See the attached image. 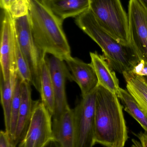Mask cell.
Listing matches in <instances>:
<instances>
[{"label": "cell", "mask_w": 147, "mask_h": 147, "mask_svg": "<svg viewBox=\"0 0 147 147\" xmlns=\"http://www.w3.org/2000/svg\"><path fill=\"white\" fill-rule=\"evenodd\" d=\"M123 107L114 93L98 85L96 89L95 142L106 147H124L128 138Z\"/></svg>", "instance_id": "6da1fadb"}, {"label": "cell", "mask_w": 147, "mask_h": 147, "mask_svg": "<svg viewBox=\"0 0 147 147\" xmlns=\"http://www.w3.org/2000/svg\"><path fill=\"white\" fill-rule=\"evenodd\" d=\"M29 15L33 38L41 51L64 61L71 56L63 21L41 0H29Z\"/></svg>", "instance_id": "7a4b0ae2"}, {"label": "cell", "mask_w": 147, "mask_h": 147, "mask_svg": "<svg viewBox=\"0 0 147 147\" xmlns=\"http://www.w3.org/2000/svg\"><path fill=\"white\" fill-rule=\"evenodd\" d=\"M76 23L100 47L114 70L121 74L132 71L141 60L135 49L118 43L103 29L90 9L77 16Z\"/></svg>", "instance_id": "3957f363"}, {"label": "cell", "mask_w": 147, "mask_h": 147, "mask_svg": "<svg viewBox=\"0 0 147 147\" xmlns=\"http://www.w3.org/2000/svg\"><path fill=\"white\" fill-rule=\"evenodd\" d=\"M89 9L103 29L118 43L137 51L130 34L128 16L121 0H89Z\"/></svg>", "instance_id": "277c9868"}, {"label": "cell", "mask_w": 147, "mask_h": 147, "mask_svg": "<svg viewBox=\"0 0 147 147\" xmlns=\"http://www.w3.org/2000/svg\"><path fill=\"white\" fill-rule=\"evenodd\" d=\"M14 18L16 39L30 69L32 85L39 92L41 65L47 57L46 54L39 49L35 42L29 13Z\"/></svg>", "instance_id": "5b68a950"}, {"label": "cell", "mask_w": 147, "mask_h": 147, "mask_svg": "<svg viewBox=\"0 0 147 147\" xmlns=\"http://www.w3.org/2000/svg\"><path fill=\"white\" fill-rule=\"evenodd\" d=\"M52 121V116L43 103L35 102L28 128L19 147H43L54 140Z\"/></svg>", "instance_id": "8992f818"}, {"label": "cell", "mask_w": 147, "mask_h": 147, "mask_svg": "<svg viewBox=\"0 0 147 147\" xmlns=\"http://www.w3.org/2000/svg\"><path fill=\"white\" fill-rule=\"evenodd\" d=\"M96 89L87 96L82 98L74 109L77 140V147H93L96 144Z\"/></svg>", "instance_id": "52a82bcc"}, {"label": "cell", "mask_w": 147, "mask_h": 147, "mask_svg": "<svg viewBox=\"0 0 147 147\" xmlns=\"http://www.w3.org/2000/svg\"><path fill=\"white\" fill-rule=\"evenodd\" d=\"M3 10L0 42V75L6 81L9 79L12 71H17L15 58L16 37L14 17L9 10Z\"/></svg>", "instance_id": "ba28073f"}, {"label": "cell", "mask_w": 147, "mask_h": 147, "mask_svg": "<svg viewBox=\"0 0 147 147\" xmlns=\"http://www.w3.org/2000/svg\"><path fill=\"white\" fill-rule=\"evenodd\" d=\"M55 97V111L52 119L59 117L70 109L66 98V82L72 80L71 76L65 62L54 56L47 58Z\"/></svg>", "instance_id": "9c48e42d"}, {"label": "cell", "mask_w": 147, "mask_h": 147, "mask_svg": "<svg viewBox=\"0 0 147 147\" xmlns=\"http://www.w3.org/2000/svg\"><path fill=\"white\" fill-rule=\"evenodd\" d=\"M128 16L133 43L140 59L147 63V10L137 0H129Z\"/></svg>", "instance_id": "30bf717a"}, {"label": "cell", "mask_w": 147, "mask_h": 147, "mask_svg": "<svg viewBox=\"0 0 147 147\" xmlns=\"http://www.w3.org/2000/svg\"><path fill=\"white\" fill-rule=\"evenodd\" d=\"M64 61L70 73L72 80L77 84L81 90L82 98L97 89L98 86V79L91 63H85L72 56Z\"/></svg>", "instance_id": "8fae6325"}, {"label": "cell", "mask_w": 147, "mask_h": 147, "mask_svg": "<svg viewBox=\"0 0 147 147\" xmlns=\"http://www.w3.org/2000/svg\"><path fill=\"white\" fill-rule=\"evenodd\" d=\"M52 129L54 140L60 147L77 146L74 109L70 108L58 118L53 119Z\"/></svg>", "instance_id": "7c38bea8"}, {"label": "cell", "mask_w": 147, "mask_h": 147, "mask_svg": "<svg viewBox=\"0 0 147 147\" xmlns=\"http://www.w3.org/2000/svg\"><path fill=\"white\" fill-rule=\"evenodd\" d=\"M31 84L22 80L21 102L16 123L14 143L16 146L24 138L28 128L35 102L32 98Z\"/></svg>", "instance_id": "4fadbf2b"}, {"label": "cell", "mask_w": 147, "mask_h": 147, "mask_svg": "<svg viewBox=\"0 0 147 147\" xmlns=\"http://www.w3.org/2000/svg\"><path fill=\"white\" fill-rule=\"evenodd\" d=\"M91 63L101 86L112 93L117 95L120 88L116 74L104 56L95 52L90 53Z\"/></svg>", "instance_id": "5bb4252c"}, {"label": "cell", "mask_w": 147, "mask_h": 147, "mask_svg": "<svg viewBox=\"0 0 147 147\" xmlns=\"http://www.w3.org/2000/svg\"><path fill=\"white\" fill-rule=\"evenodd\" d=\"M58 18L65 19L80 15L89 9V0H41Z\"/></svg>", "instance_id": "9a60e30c"}, {"label": "cell", "mask_w": 147, "mask_h": 147, "mask_svg": "<svg viewBox=\"0 0 147 147\" xmlns=\"http://www.w3.org/2000/svg\"><path fill=\"white\" fill-rule=\"evenodd\" d=\"M17 75V71H14L11 72L9 79L5 81L0 75L1 103L4 115L5 131L9 136L11 124V105Z\"/></svg>", "instance_id": "2e32d148"}, {"label": "cell", "mask_w": 147, "mask_h": 147, "mask_svg": "<svg viewBox=\"0 0 147 147\" xmlns=\"http://www.w3.org/2000/svg\"><path fill=\"white\" fill-rule=\"evenodd\" d=\"M128 91L137 101L147 116V83L143 77L129 71L123 74Z\"/></svg>", "instance_id": "e0dca14e"}, {"label": "cell", "mask_w": 147, "mask_h": 147, "mask_svg": "<svg viewBox=\"0 0 147 147\" xmlns=\"http://www.w3.org/2000/svg\"><path fill=\"white\" fill-rule=\"evenodd\" d=\"M47 58L46 57L41 65L39 92L41 102L53 116L55 111V97Z\"/></svg>", "instance_id": "ac0fdd59"}, {"label": "cell", "mask_w": 147, "mask_h": 147, "mask_svg": "<svg viewBox=\"0 0 147 147\" xmlns=\"http://www.w3.org/2000/svg\"><path fill=\"white\" fill-rule=\"evenodd\" d=\"M117 96L123 104L124 110L133 117L147 133V116L137 101L127 90L121 87Z\"/></svg>", "instance_id": "d6986e66"}, {"label": "cell", "mask_w": 147, "mask_h": 147, "mask_svg": "<svg viewBox=\"0 0 147 147\" xmlns=\"http://www.w3.org/2000/svg\"><path fill=\"white\" fill-rule=\"evenodd\" d=\"M21 82L22 79L18 74L14 90L11 110V124L9 136L14 142L16 129V123L20 105Z\"/></svg>", "instance_id": "ffe728a7"}, {"label": "cell", "mask_w": 147, "mask_h": 147, "mask_svg": "<svg viewBox=\"0 0 147 147\" xmlns=\"http://www.w3.org/2000/svg\"><path fill=\"white\" fill-rule=\"evenodd\" d=\"M15 58L17 73L19 77L22 81L32 84V75L30 69L22 52L17 39L16 43Z\"/></svg>", "instance_id": "44dd1931"}, {"label": "cell", "mask_w": 147, "mask_h": 147, "mask_svg": "<svg viewBox=\"0 0 147 147\" xmlns=\"http://www.w3.org/2000/svg\"><path fill=\"white\" fill-rule=\"evenodd\" d=\"M29 0H16L9 11L14 18L21 17L29 13Z\"/></svg>", "instance_id": "7402d4cb"}, {"label": "cell", "mask_w": 147, "mask_h": 147, "mask_svg": "<svg viewBox=\"0 0 147 147\" xmlns=\"http://www.w3.org/2000/svg\"><path fill=\"white\" fill-rule=\"evenodd\" d=\"M8 134L6 131L1 130L0 133V147H16Z\"/></svg>", "instance_id": "603a6c76"}, {"label": "cell", "mask_w": 147, "mask_h": 147, "mask_svg": "<svg viewBox=\"0 0 147 147\" xmlns=\"http://www.w3.org/2000/svg\"><path fill=\"white\" fill-rule=\"evenodd\" d=\"M138 140H132V147H147V133L140 132L136 135Z\"/></svg>", "instance_id": "cb8c5ba5"}, {"label": "cell", "mask_w": 147, "mask_h": 147, "mask_svg": "<svg viewBox=\"0 0 147 147\" xmlns=\"http://www.w3.org/2000/svg\"><path fill=\"white\" fill-rule=\"evenodd\" d=\"M146 62L142 59H141L137 64L134 66L132 71L133 73L136 74V75L140 76L142 72L143 71V69L146 65Z\"/></svg>", "instance_id": "d4e9b609"}, {"label": "cell", "mask_w": 147, "mask_h": 147, "mask_svg": "<svg viewBox=\"0 0 147 147\" xmlns=\"http://www.w3.org/2000/svg\"><path fill=\"white\" fill-rule=\"evenodd\" d=\"M16 0H0L1 7L3 10H9Z\"/></svg>", "instance_id": "484cf974"}, {"label": "cell", "mask_w": 147, "mask_h": 147, "mask_svg": "<svg viewBox=\"0 0 147 147\" xmlns=\"http://www.w3.org/2000/svg\"><path fill=\"white\" fill-rule=\"evenodd\" d=\"M43 147H58V146L57 142L54 140H52Z\"/></svg>", "instance_id": "4316f807"}, {"label": "cell", "mask_w": 147, "mask_h": 147, "mask_svg": "<svg viewBox=\"0 0 147 147\" xmlns=\"http://www.w3.org/2000/svg\"><path fill=\"white\" fill-rule=\"evenodd\" d=\"M147 10V0H137Z\"/></svg>", "instance_id": "83f0119b"}, {"label": "cell", "mask_w": 147, "mask_h": 147, "mask_svg": "<svg viewBox=\"0 0 147 147\" xmlns=\"http://www.w3.org/2000/svg\"><path fill=\"white\" fill-rule=\"evenodd\" d=\"M143 78H144L145 80H146V83H147V76H146V77H143Z\"/></svg>", "instance_id": "f1b7e54d"}]
</instances>
